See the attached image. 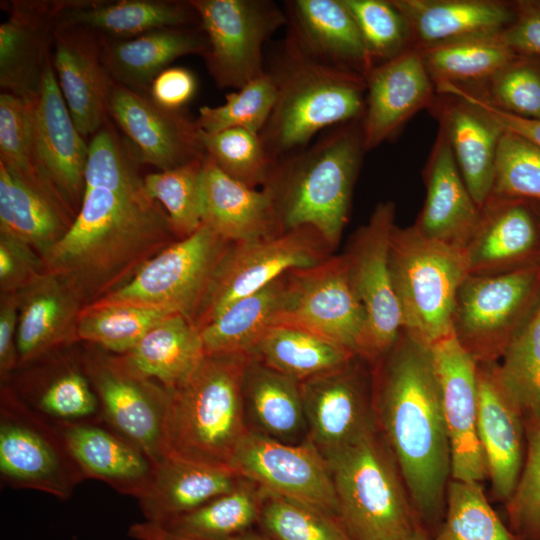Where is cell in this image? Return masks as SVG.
<instances>
[{"label": "cell", "instance_id": "1", "mask_svg": "<svg viewBox=\"0 0 540 540\" xmlns=\"http://www.w3.org/2000/svg\"><path fill=\"white\" fill-rule=\"evenodd\" d=\"M137 153L107 121L92 136L80 209L43 255L47 272L90 304L126 283L179 240L164 208L147 193Z\"/></svg>", "mask_w": 540, "mask_h": 540}, {"label": "cell", "instance_id": "2", "mask_svg": "<svg viewBox=\"0 0 540 540\" xmlns=\"http://www.w3.org/2000/svg\"><path fill=\"white\" fill-rule=\"evenodd\" d=\"M371 373L376 427L432 538L445 514L451 450L430 347L401 331Z\"/></svg>", "mask_w": 540, "mask_h": 540}, {"label": "cell", "instance_id": "3", "mask_svg": "<svg viewBox=\"0 0 540 540\" xmlns=\"http://www.w3.org/2000/svg\"><path fill=\"white\" fill-rule=\"evenodd\" d=\"M365 152L361 119L327 129L278 159L263 188L273 198L282 231L311 227L334 251L349 219Z\"/></svg>", "mask_w": 540, "mask_h": 540}, {"label": "cell", "instance_id": "4", "mask_svg": "<svg viewBox=\"0 0 540 540\" xmlns=\"http://www.w3.org/2000/svg\"><path fill=\"white\" fill-rule=\"evenodd\" d=\"M267 72L276 100L259 135L275 162L310 144L321 131L363 117L366 78L317 61L286 38Z\"/></svg>", "mask_w": 540, "mask_h": 540}, {"label": "cell", "instance_id": "5", "mask_svg": "<svg viewBox=\"0 0 540 540\" xmlns=\"http://www.w3.org/2000/svg\"><path fill=\"white\" fill-rule=\"evenodd\" d=\"M249 360L246 353L205 354L186 380L168 390L165 456L230 466L248 432L242 383Z\"/></svg>", "mask_w": 540, "mask_h": 540}, {"label": "cell", "instance_id": "6", "mask_svg": "<svg viewBox=\"0 0 540 540\" xmlns=\"http://www.w3.org/2000/svg\"><path fill=\"white\" fill-rule=\"evenodd\" d=\"M326 461L338 518L354 540H404L423 529L401 471L377 427Z\"/></svg>", "mask_w": 540, "mask_h": 540}, {"label": "cell", "instance_id": "7", "mask_svg": "<svg viewBox=\"0 0 540 540\" xmlns=\"http://www.w3.org/2000/svg\"><path fill=\"white\" fill-rule=\"evenodd\" d=\"M389 266L402 331L427 347L451 334L456 296L469 275L464 250L429 239L413 225H395Z\"/></svg>", "mask_w": 540, "mask_h": 540}, {"label": "cell", "instance_id": "8", "mask_svg": "<svg viewBox=\"0 0 540 540\" xmlns=\"http://www.w3.org/2000/svg\"><path fill=\"white\" fill-rule=\"evenodd\" d=\"M540 300V264L468 275L458 290L452 332L477 363L499 362Z\"/></svg>", "mask_w": 540, "mask_h": 540}, {"label": "cell", "instance_id": "9", "mask_svg": "<svg viewBox=\"0 0 540 540\" xmlns=\"http://www.w3.org/2000/svg\"><path fill=\"white\" fill-rule=\"evenodd\" d=\"M229 245L203 224L147 260L126 283L96 301L156 307L192 322Z\"/></svg>", "mask_w": 540, "mask_h": 540}, {"label": "cell", "instance_id": "10", "mask_svg": "<svg viewBox=\"0 0 540 540\" xmlns=\"http://www.w3.org/2000/svg\"><path fill=\"white\" fill-rule=\"evenodd\" d=\"M206 37L207 70L221 88L239 89L266 73L263 47L282 26L285 10L269 0H189Z\"/></svg>", "mask_w": 540, "mask_h": 540}, {"label": "cell", "instance_id": "11", "mask_svg": "<svg viewBox=\"0 0 540 540\" xmlns=\"http://www.w3.org/2000/svg\"><path fill=\"white\" fill-rule=\"evenodd\" d=\"M333 250L311 227L230 243L192 323L201 330L236 300L265 287L290 270L316 265Z\"/></svg>", "mask_w": 540, "mask_h": 540}, {"label": "cell", "instance_id": "12", "mask_svg": "<svg viewBox=\"0 0 540 540\" xmlns=\"http://www.w3.org/2000/svg\"><path fill=\"white\" fill-rule=\"evenodd\" d=\"M277 325L306 330L361 355L367 317L343 254L287 272Z\"/></svg>", "mask_w": 540, "mask_h": 540}, {"label": "cell", "instance_id": "13", "mask_svg": "<svg viewBox=\"0 0 540 540\" xmlns=\"http://www.w3.org/2000/svg\"><path fill=\"white\" fill-rule=\"evenodd\" d=\"M395 225L394 203H378L343 253L367 317L360 357L370 364L393 346L402 331L401 311L389 266L390 238Z\"/></svg>", "mask_w": 540, "mask_h": 540}, {"label": "cell", "instance_id": "14", "mask_svg": "<svg viewBox=\"0 0 540 540\" xmlns=\"http://www.w3.org/2000/svg\"><path fill=\"white\" fill-rule=\"evenodd\" d=\"M300 388L308 440L325 459L376 427L371 364L362 357L302 381Z\"/></svg>", "mask_w": 540, "mask_h": 540}, {"label": "cell", "instance_id": "15", "mask_svg": "<svg viewBox=\"0 0 540 540\" xmlns=\"http://www.w3.org/2000/svg\"><path fill=\"white\" fill-rule=\"evenodd\" d=\"M230 466L265 491L338 518L328 463L309 440L288 444L248 431L238 443Z\"/></svg>", "mask_w": 540, "mask_h": 540}, {"label": "cell", "instance_id": "16", "mask_svg": "<svg viewBox=\"0 0 540 540\" xmlns=\"http://www.w3.org/2000/svg\"><path fill=\"white\" fill-rule=\"evenodd\" d=\"M0 472L12 485L67 498L84 478L59 430L53 431L28 407L5 395L1 403Z\"/></svg>", "mask_w": 540, "mask_h": 540}, {"label": "cell", "instance_id": "17", "mask_svg": "<svg viewBox=\"0 0 540 540\" xmlns=\"http://www.w3.org/2000/svg\"><path fill=\"white\" fill-rule=\"evenodd\" d=\"M34 157L51 195L75 219L84 194L89 144L77 130L58 86L52 57L32 102Z\"/></svg>", "mask_w": 540, "mask_h": 540}, {"label": "cell", "instance_id": "18", "mask_svg": "<svg viewBox=\"0 0 540 540\" xmlns=\"http://www.w3.org/2000/svg\"><path fill=\"white\" fill-rule=\"evenodd\" d=\"M85 373L112 429L144 451L154 465L161 461L168 389L135 375L118 357L91 355Z\"/></svg>", "mask_w": 540, "mask_h": 540}, {"label": "cell", "instance_id": "19", "mask_svg": "<svg viewBox=\"0 0 540 540\" xmlns=\"http://www.w3.org/2000/svg\"><path fill=\"white\" fill-rule=\"evenodd\" d=\"M451 450V479L482 483L487 468L477 435V362L453 332L430 346Z\"/></svg>", "mask_w": 540, "mask_h": 540}, {"label": "cell", "instance_id": "20", "mask_svg": "<svg viewBox=\"0 0 540 540\" xmlns=\"http://www.w3.org/2000/svg\"><path fill=\"white\" fill-rule=\"evenodd\" d=\"M108 114L141 163L165 171L205 156L200 129L183 110H170L113 81Z\"/></svg>", "mask_w": 540, "mask_h": 540}, {"label": "cell", "instance_id": "21", "mask_svg": "<svg viewBox=\"0 0 540 540\" xmlns=\"http://www.w3.org/2000/svg\"><path fill=\"white\" fill-rule=\"evenodd\" d=\"M477 435L493 497L503 504L526 453L525 417L502 381L498 362L477 364Z\"/></svg>", "mask_w": 540, "mask_h": 540}, {"label": "cell", "instance_id": "22", "mask_svg": "<svg viewBox=\"0 0 540 540\" xmlns=\"http://www.w3.org/2000/svg\"><path fill=\"white\" fill-rule=\"evenodd\" d=\"M52 63L77 130L83 137L95 135L108 121L113 84L102 61L101 35L84 27H57Z\"/></svg>", "mask_w": 540, "mask_h": 540}, {"label": "cell", "instance_id": "23", "mask_svg": "<svg viewBox=\"0 0 540 540\" xmlns=\"http://www.w3.org/2000/svg\"><path fill=\"white\" fill-rule=\"evenodd\" d=\"M464 254L469 275H497L540 264V223L530 202L489 197Z\"/></svg>", "mask_w": 540, "mask_h": 540}, {"label": "cell", "instance_id": "24", "mask_svg": "<svg viewBox=\"0 0 540 540\" xmlns=\"http://www.w3.org/2000/svg\"><path fill=\"white\" fill-rule=\"evenodd\" d=\"M434 88L416 47L376 65L366 76L362 117L365 150L389 140L416 112L430 105Z\"/></svg>", "mask_w": 540, "mask_h": 540}, {"label": "cell", "instance_id": "25", "mask_svg": "<svg viewBox=\"0 0 540 540\" xmlns=\"http://www.w3.org/2000/svg\"><path fill=\"white\" fill-rule=\"evenodd\" d=\"M65 1H10L0 26L2 92L33 102L52 57L58 15Z\"/></svg>", "mask_w": 540, "mask_h": 540}, {"label": "cell", "instance_id": "26", "mask_svg": "<svg viewBox=\"0 0 540 540\" xmlns=\"http://www.w3.org/2000/svg\"><path fill=\"white\" fill-rule=\"evenodd\" d=\"M284 10L286 39L304 54L365 78L375 67L342 0H290Z\"/></svg>", "mask_w": 540, "mask_h": 540}, {"label": "cell", "instance_id": "27", "mask_svg": "<svg viewBox=\"0 0 540 540\" xmlns=\"http://www.w3.org/2000/svg\"><path fill=\"white\" fill-rule=\"evenodd\" d=\"M424 172L426 198L413 226L429 239L465 250L481 210L465 185L441 128Z\"/></svg>", "mask_w": 540, "mask_h": 540}, {"label": "cell", "instance_id": "28", "mask_svg": "<svg viewBox=\"0 0 540 540\" xmlns=\"http://www.w3.org/2000/svg\"><path fill=\"white\" fill-rule=\"evenodd\" d=\"M201 185L203 224L229 243L255 241L283 232L270 192L229 177L207 155Z\"/></svg>", "mask_w": 540, "mask_h": 540}, {"label": "cell", "instance_id": "29", "mask_svg": "<svg viewBox=\"0 0 540 540\" xmlns=\"http://www.w3.org/2000/svg\"><path fill=\"white\" fill-rule=\"evenodd\" d=\"M58 430L83 477L101 480L137 499L149 486L154 463L115 430L89 422L61 423Z\"/></svg>", "mask_w": 540, "mask_h": 540}, {"label": "cell", "instance_id": "30", "mask_svg": "<svg viewBox=\"0 0 540 540\" xmlns=\"http://www.w3.org/2000/svg\"><path fill=\"white\" fill-rule=\"evenodd\" d=\"M17 292L19 363L78 339V319L86 304L65 280L46 271Z\"/></svg>", "mask_w": 540, "mask_h": 540}, {"label": "cell", "instance_id": "31", "mask_svg": "<svg viewBox=\"0 0 540 540\" xmlns=\"http://www.w3.org/2000/svg\"><path fill=\"white\" fill-rule=\"evenodd\" d=\"M242 479L230 466L165 456L138 500L145 521L162 524L233 490Z\"/></svg>", "mask_w": 540, "mask_h": 540}, {"label": "cell", "instance_id": "32", "mask_svg": "<svg viewBox=\"0 0 540 540\" xmlns=\"http://www.w3.org/2000/svg\"><path fill=\"white\" fill-rule=\"evenodd\" d=\"M206 46L199 25L154 30L131 39L101 36L102 61L109 75L114 82L137 92L149 91L155 77L175 59L202 56Z\"/></svg>", "mask_w": 540, "mask_h": 540}, {"label": "cell", "instance_id": "33", "mask_svg": "<svg viewBox=\"0 0 540 540\" xmlns=\"http://www.w3.org/2000/svg\"><path fill=\"white\" fill-rule=\"evenodd\" d=\"M199 25L190 1L175 0H66L58 26H78L112 39H131L170 27Z\"/></svg>", "mask_w": 540, "mask_h": 540}, {"label": "cell", "instance_id": "34", "mask_svg": "<svg viewBox=\"0 0 540 540\" xmlns=\"http://www.w3.org/2000/svg\"><path fill=\"white\" fill-rule=\"evenodd\" d=\"M242 395L248 431L288 444L308 440L300 382L250 355Z\"/></svg>", "mask_w": 540, "mask_h": 540}, {"label": "cell", "instance_id": "35", "mask_svg": "<svg viewBox=\"0 0 540 540\" xmlns=\"http://www.w3.org/2000/svg\"><path fill=\"white\" fill-rule=\"evenodd\" d=\"M449 99L440 105V128L448 139L465 185L481 210L491 195L503 131L479 109L456 98Z\"/></svg>", "mask_w": 540, "mask_h": 540}, {"label": "cell", "instance_id": "36", "mask_svg": "<svg viewBox=\"0 0 540 540\" xmlns=\"http://www.w3.org/2000/svg\"><path fill=\"white\" fill-rule=\"evenodd\" d=\"M407 21L416 48L457 39L496 34L511 22L512 12L490 0H391Z\"/></svg>", "mask_w": 540, "mask_h": 540}, {"label": "cell", "instance_id": "37", "mask_svg": "<svg viewBox=\"0 0 540 540\" xmlns=\"http://www.w3.org/2000/svg\"><path fill=\"white\" fill-rule=\"evenodd\" d=\"M204 356L200 330L188 318L172 315L117 357L135 375L171 390L188 378Z\"/></svg>", "mask_w": 540, "mask_h": 540}, {"label": "cell", "instance_id": "38", "mask_svg": "<svg viewBox=\"0 0 540 540\" xmlns=\"http://www.w3.org/2000/svg\"><path fill=\"white\" fill-rule=\"evenodd\" d=\"M72 222L49 193L0 163V234L27 243L42 256Z\"/></svg>", "mask_w": 540, "mask_h": 540}, {"label": "cell", "instance_id": "39", "mask_svg": "<svg viewBox=\"0 0 540 540\" xmlns=\"http://www.w3.org/2000/svg\"><path fill=\"white\" fill-rule=\"evenodd\" d=\"M286 274L236 300L205 325L200 330L205 354L250 355L262 336L277 325L286 289Z\"/></svg>", "mask_w": 540, "mask_h": 540}, {"label": "cell", "instance_id": "40", "mask_svg": "<svg viewBox=\"0 0 540 540\" xmlns=\"http://www.w3.org/2000/svg\"><path fill=\"white\" fill-rule=\"evenodd\" d=\"M250 355L298 382L336 369L357 356L321 336L288 325L271 327Z\"/></svg>", "mask_w": 540, "mask_h": 540}, {"label": "cell", "instance_id": "41", "mask_svg": "<svg viewBox=\"0 0 540 540\" xmlns=\"http://www.w3.org/2000/svg\"><path fill=\"white\" fill-rule=\"evenodd\" d=\"M434 84L487 82L515 62L500 32L418 48Z\"/></svg>", "mask_w": 540, "mask_h": 540}, {"label": "cell", "instance_id": "42", "mask_svg": "<svg viewBox=\"0 0 540 540\" xmlns=\"http://www.w3.org/2000/svg\"><path fill=\"white\" fill-rule=\"evenodd\" d=\"M264 492L242 479L233 490L162 524L163 530L192 540H225L258 522ZM151 523V522H150Z\"/></svg>", "mask_w": 540, "mask_h": 540}, {"label": "cell", "instance_id": "43", "mask_svg": "<svg viewBox=\"0 0 540 540\" xmlns=\"http://www.w3.org/2000/svg\"><path fill=\"white\" fill-rule=\"evenodd\" d=\"M172 315L175 314L156 307L95 301L83 307L77 335L78 339L123 355Z\"/></svg>", "mask_w": 540, "mask_h": 540}, {"label": "cell", "instance_id": "44", "mask_svg": "<svg viewBox=\"0 0 540 540\" xmlns=\"http://www.w3.org/2000/svg\"><path fill=\"white\" fill-rule=\"evenodd\" d=\"M431 540H521L506 525L481 483L451 479L443 521Z\"/></svg>", "mask_w": 540, "mask_h": 540}, {"label": "cell", "instance_id": "45", "mask_svg": "<svg viewBox=\"0 0 540 540\" xmlns=\"http://www.w3.org/2000/svg\"><path fill=\"white\" fill-rule=\"evenodd\" d=\"M205 156L143 177L147 193L164 208L179 239L203 225L201 179Z\"/></svg>", "mask_w": 540, "mask_h": 540}, {"label": "cell", "instance_id": "46", "mask_svg": "<svg viewBox=\"0 0 540 540\" xmlns=\"http://www.w3.org/2000/svg\"><path fill=\"white\" fill-rule=\"evenodd\" d=\"M263 492L257 524L261 533L271 539L354 540L338 518L304 503Z\"/></svg>", "mask_w": 540, "mask_h": 540}, {"label": "cell", "instance_id": "47", "mask_svg": "<svg viewBox=\"0 0 540 540\" xmlns=\"http://www.w3.org/2000/svg\"><path fill=\"white\" fill-rule=\"evenodd\" d=\"M200 140L206 155L226 175L252 188L266 184L275 161L259 134L243 128L200 130Z\"/></svg>", "mask_w": 540, "mask_h": 540}, {"label": "cell", "instance_id": "48", "mask_svg": "<svg viewBox=\"0 0 540 540\" xmlns=\"http://www.w3.org/2000/svg\"><path fill=\"white\" fill-rule=\"evenodd\" d=\"M498 363L502 381L524 417H540V300Z\"/></svg>", "mask_w": 540, "mask_h": 540}, {"label": "cell", "instance_id": "49", "mask_svg": "<svg viewBox=\"0 0 540 540\" xmlns=\"http://www.w3.org/2000/svg\"><path fill=\"white\" fill-rule=\"evenodd\" d=\"M276 100V86L267 72L225 96L219 106L204 105L195 119L198 128L207 133L243 128L260 134Z\"/></svg>", "mask_w": 540, "mask_h": 540}, {"label": "cell", "instance_id": "50", "mask_svg": "<svg viewBox=\"0 0 540 540\" xmlns=\"http://www.w3.org/2000/svg\"><path fill=\"white\" fill-rule=\"evenodd\" d=\"M353 17L374 63L386 62L409 48L410 30L402 13L385 0H342Z\"/></svg>", "mask_w": 540, "mask_h": 540}, {"label": "cell", "instance_id": "51", "mask_svg": "<svg viewBox=\"0 0 540 540\" xmlns=\"http://www.w3.org/2000/svg\"><path fill=\"white\" fill-rule=\"evenodd\" d=\"M526 453L517 484L504 503L508 527L521 540H540V417H525Z\"/></svg>", "mask_w": 540, "mask_h": 540}, {"label": "cell", "instance_id": "52", "mask_svg": "<svg viewBox=\"0 0 540 540\" xmlns=\"http://www.w3.org/2000/svg\"><path fill=\"white\" fill-rule=\"evenodd\" d=\"M491 196L540 201V148L519 135L503 131Z\"/></svg>", "mask_w": 540, "mask_h": 540}, {"label": "cell", "instance_id": "53", "mask_svg": "<svg viewBox=\"0 0 540 540\" xmlns=\"http://www.w3.org/2000/svg\"><path fill=\"white\" fill-rule=\"evenodd\" d=\"M0 163L51 195L35 164L32 102L7 92L0 94Z\"/></svg>", "mask_w": 540, "mask_h": 540}, {"label": "cell", "instance_id": "54", "mask_svg": "<svg viewBox=\"0 0 540 540\" xmlns=\"http://www.w3.org/2000/svg\"><path fill=\"white\" fill-rule=\"evenodd\" d=\"M36 406L61 423L83 422L100 407L86 373L73 369L55 377L39 394Z\"/></svg>", "mask_w": 540, "mask_h": 540}, {"label": "cell", "instance_id": "55", "mask_svg": "<svg viewBox=\"0 0 540 540\" xmlns=\"http://www.w3.org/2000/svg\"><path fill=\"white\" fill-rule=\"evenodd\" d=\"M488 93H481L499 108L540 120V73L526 64L513 62L488 81Z\"/></svg>", "mask_w": 540, "mask_h": 540}, {"label": "cell", "instance_id": "56", "mask_svg": "<svg viewBox=\"0 0 540 540\" xmlns=\"http://www.w3.org/2000/svg\"><path fill=\"white\" fill-rule=\"evenodd\" d=\"M46 271L42 256L32 246L0 234L1 293L17 292Z\"/></svg>", "mask_w": 540, "mask_h": 540}, {"label": "cell", "instance_id": "57", "mask_svg": "<svg viewBox=\"0 0 540 540\" xmlns=\"http://www.w3.org/2000/svg\"><path fill=\"white\" fill-rule=\"evenodd\" d=\"M435 89L442 95L472 105L492 119L502 131L519 135L540 148V120L507 112L490 102L481 93L465 86L442 82L435 84Z\"/></svg>", "mask_w": 540, "mask_h": 540}, {"label": "cell", "instance_id": "58", "mask_svg": "<svg viewBox=\"0 0 540 540\" xmlns=\"http://www.w3.org/2000/svg\"><path fill=\"white\" fill-rule=\"evenodd\" d=\"M197 80L185 67H168L158 74L149 88V97L158 105L170 110H182L193 98Z\"/></svg>", "mask_w": 540, "mask_h": 540}, {"label": "cell", "instance_id": "59", "mask_svg": "<svg viewBox=\"0 0 540 540\" xmlns=\"http://www.w3.org/2000/svg\"><path fill=\"white\" fill-rule=\"evenodd\" d=\"M19 319L18 292L1 293L0 302V372L8 374L19 362L17 328Z\"/></svg>", "mask_w": 540, "mask_h": 540}, {"label": "cell", "instance_id": "60", "mask_svg": "<svg viewBox=\"0 0 540 540\" xmlns=\"http://www.w3.org/2000/svg\"><path fill=\"white\" fill-rule=\"evenodd\" d=\"M500 35L514 52L540 56V7L524 5L517 21L501 31Z\"/></svg>", "mask_w": 540, "mask_h": 540}, {"label": "cell", "instance_id": "61", "mask_svg": "<svg viewBox=\"0 0 540 540\" xmlns=\"http://www.w3.org/2000/svg\"><path fill=\"white\" fill-rule=\"evenodd\" d=\"M129 535L137 540H192L171 534L159 526L144 521L134 524L129 529ZM225 540H273L263 533H255L251 530L243 532Z\"/></svg>", "mask_w": 540, "mask_h": 540}, {"label": "cell", "instance_id": "62", "mask_svg": "<svg viewBox=\"0 0 540 540\" xmlns=\"http://www.w3.org/2000/svg\"><path fill=\"white\" fill-rule=\"evenodd\" d=\"M404 540H431V536L424 529H419Z\"/></svg>", "mask_w": 540, "mask_h": 540}, {"label": "cell", "instance_id": "63", "mask_svg": "<svg viewBox=\"0 0 540 540\" xmlns=\"http://www.w3.org/2000/svg\"><path fill=\"white\" fill-rule=\"evenodd\" d=\"M529 202L540 223V201H529Z\"/></svg>", "mask_w": 540, "mask_h": 540}]
</instances>
